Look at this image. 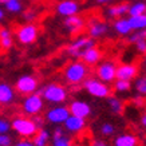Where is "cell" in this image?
<instances>
[{"label": "cell", "instance_id": "6da1fadb", "mask_svg": "<svg viewBox=\"0 0 146 146\" xmlns=\"http://www.w3.org/2000/svg\"><path fill=\"white\" fill-rule=\"evenodd\" d=\"M89 75V67L86 66L83 62L80 60H75V62L68 63L63 71V76L68 84H80L87 79Z\"/></svg>", "mask_w": 146, "mask_h": 146}, {"label": "cell", "instance_id": "7a4b0ae2", "mask_svg": "<svg viewBox=\"0 0 146 146\" xmlns=\"http://www.w3.org/2000/svg\"><path fill=\"white\" fill-rule=\"evenodd\" d=\"M36 94L42 95L43 101L48 102L54 106L56 105H60L63 102H66L67 97H68V93H67V89L64 86L59 83H48L47 86H44L42 90H38Z\"/></svg>", "mask_w": 146, "mask_h": 146}, {"label": "cell", "instance_id": "3957f363", "mask_svg": "<svg viewBox=\"0 0 146 146\" xmlns=\"http://www.w3.org/2000/svg\"><path fill=\"white\" fill-rule=\"evenodd\" d=\"M93 47H95V40L89 35H79L67 46L66 52L74 59H82L84 52Z\"/></svg>", "mask_w": 146, "mask_h": 146}, {"label": "cell", "instance_id": "277c9868", "mask_svg": "<svg viewBox=\"0 0 146 146\" xmlns=\"http://www.w3.org/2000/svg\"><path fill=\"white\" fill-rule=\"evenodd\" d=\"M11 129L18 135H20L22 138H26V139L32 138L39 130L30 117H16V118H13L12 122H11Z\"/></svg>", "mask_w": 146, "mask_h": 146}, {"label": "cell", "instance_id": "5b68a950", "mask_svg": "<svg viewBox=\"0 0 146 146\" xmlns=\"http://www.w3.org/2000/svg\"><path fill=\"white\" fill-rule=\"evenodd\" d=\"M83 87L94 98H109L111 94L110 86L97 78H87L83 82Z\"/></svg>", "mask_w": 146, "mask_h": 146}, {"label": "cell", "instance_id": "8992f818", "mask_svg": "<svg viewBox=\"0 0 146 146\" xmlns=\"http://www.w3.org/2000/svg\"><path fill=\"white\" fill-rule=\"evenodd\" d=\"M44 107V101L42 95L39 94H31V95H27L22 102V110L26 114V117H34L42 113Z\"/></svg>", "mask_w": 146, "mask_h": 146}, {"label": "cell", "instance_id": "52a82bcc", "mask_svg": "<svg viewBox=\"0 0 146 146\" xmlns=\"http://www.w3.org/2000/svg\"><path fill=\"white\" fill-rule=\"evenodd\" d=\"M38 35H39V28L34 23H26L19 27L16 31V39L20 44L24 46L32 44L38 39Z\"/></svg>", "mask_w": 146, "mask_h": 146}, {"label": "cell", "instance_id": "ba28073f", "mask_svg": "<svg viewBox=\"0 0 146 146\" xmlns=\"http://www.w3.org/2000/svg\"><path fill=\"white\" fill-rule=\"evenodd\" d=\"M95 74H97V79L106 84H110L117 79V64L111 60L101 62L97 66Z\"/></svg>", "mask_w": 146, "mask_h": 146}, {"label": "cell", "instance_id": "9c48e42d", "mask_svg": "<svg viewBox=\"0 0 146 146\" xmlns=\"http://www.w3.org/2000/svg\"><path fill=\"white\" fill-rule=\"evenodd\" d=\"M38 86H39V82L34 75H30V74H26V75L19 76L16 83H15V89L20 95H31V94H35L38 91Z\"/></svg>", "mask_w": 146, "mask_h": 146}, {"label": "cell", "instance_id": "30bf717a", "mask_svg": "<svg viewBox=\"0 0 146 146\" xmlns=\"http://www.w3.org/2000/svg\"><path fill=\"white\" fill-rule=\"evenodd\" d=\"M68 117H70L68 107L63 106V105H56V106H52L51 109L47 110L44 118L47 122L55 125V126H63V123L66 122Z\"/></svg>", "mask_w": 146, "mask_h": 146}, {"label": "cell", "instance_id": "8fae6325", "mask_svg": "<svg viewBox=\"0 0 146 146\" xmlns=\"http://www.w3.org/2000/svg\"><path fill=\"white\" fill-rule=\"evenodd\" d=\"M110 30V27L106 22H103L98 18H91L87 23V32L91 39H99L103 38Z\"/></svg>", "mask_w": 146, "mask_h": 146}, {"label": "cell", "instance_id": "7c38bea8", "mask_svg": "<svg viewBox=\"0 0 146 146\" xmlns=\"http://www.w3.org/2000/svg\"><path fill=\"white\" fill-rule=\"evenodd\" d=\"M56 13L63 18H70L74 15H78L80 9V5L76 0H60L55 7Z\"/></svg>", "mask_w": 146, "mask_h": 146}, {"label": "cell", "instance_id": "4fadbf2b", "mask_svg": "<svg viewBox=\"0 0 146 146\" xmlns=\"http://www.w3.org/2000/svg\"><path fill=\"white\" fill-rule=\"evenodd\" d=\"M63 26H64V28L67 30L68 34L79 35L80 32L84 30V27H86V22H84V19L82 16L74 15V16H70V18H64Z\"/></svg>", "mask_w": 146, "mask_h": 146}, {"label": "cell", "instance_id": "5bb4252c", "mask_svg": "<svg viewBox=\"0 0 146 146\" xmlns=\"http://www.w3.org/2000/svg\"><path fill=\"white\" fill-rule=\"evenodd\" d=\"M68 110H70L71 115H75V117H79L83 119H86L91 114V106L86 101H80V99H75L71 102Z\"/></svg>", "mask_w": 146, "mask_h": 146}, {"label": "cell", "instance_id": "9a60e30c", "mask_svg": "<svg viewBox=\"0 0 146 146\" xmlns=\"http://www.w3.org/2000/svg\"><path fill=\"white\" fill-rule=\"evenodd\" d=\"M86 125H87L86 123V119L70 114V117L63 123V129L70 134H79L86 129Z\"/></svg>", "mask_w": 146, "mask_h": 146}, {"label": "cell", "instance_id": "2e32d148", "mask_svg": "<svg viewBox=\"0 0 146 146\" xmlns=\"http://www.w3.org/2000/svg\"><path fill=\"white\" fill-rule=\"evenodd\" d=\"M51 146H72V139L66 134L63 126H55L51 134Z\"/></svg>", "mask_w": 146, "mask_h": 146}, {"label": "cell", "instance_id": "e0dca14e", "mask_svg": "<svg viewBox=\"0 0 146 146\" xmlns=\"http://www.w3.org/2000/svg\"><path fill=\"white\" fill-rule=\"evenodd\" d=\"M138 74V68L135 64H131V63H123V64H119L117 66V79L119 80H133Z\"/></svg>", "mask_w": 146, "mask_h": 146}, {"label": "cell", "instance_id": "ac0fdd59", "mask_svg": "<svg viewBox=\"0 0 146 146\" xmlns=\"http://www.w3.org/2000/svg\"><path fill=\"white\" fill-rule=\"evenodd\" d=\"M102 51L98 47H93V48L87 50L84 55L82 56V62L86 64V66H95V64H99L102 60Z\"/></svg>", "mask_w": 146, "mask_h": 146}, {"label": "cell", "instance_id": "d6986e66", "mask_svg": "<svg viewBox=\"0 0 146 146\" xmlns=\"http://www.w3.org/2000/svg\"><path fill=\"white\" fill-rule=\"evenodd\" d=\"M15 101V91L5 82H0V105H11Z\"/></svg>", "mask_w": 146, "mask_h": 146}, {"label": "cell", "instance_id": "ffe728a7", "mask_svg": "<svg viewBox=\"0 0 146 146\" xmlns=\"http://www.w3.org/2000/svg\"><path fill=\"white\" fill-rule=\"evenodd\" d=\"M129 5L127 3H118V4H114V5H110L107 8V16L109 18H113V19H121L122 16H125L126 13L129 12Z\"/></svg>", "mask_w": 146, "mask_h": 146}, {"label": "cell", "instance_id": "44dd1931", "mask_svg": "<svg viewBox=\"0 0 146 146\" xmlns=\"http://www.w3.org/2000/svg\"><path fill=\"white\" fill-rule=\"evenodd\" d=\"M113 146H138V138L131 133L119 134L114 139Z\"/></svg>", "mask_w": 146, "mask_h": 146}, {"label": "cell", "instance_id": "7402d4cb", "mask_svg": "<svg viewBox=\"0 0 146 146\" xmlns=\"http://www.w3.org/2000/svg\"><path fill=\"white\" fill-rule=\"evenodd\" d=\"M13 46L12 31L8 27L0 26V47L3 50H9Z\"/></svg>", "mask_w": 146, "mask_h": 146}, {"label": "cell", "instance_id": "603a6c76", "mask_svg": "<svg viewBox=\"0 0 146 146\" xmlns=\"http://www.w3.org/2000/svg\"><path fill=\"white\" fill-rule=\"evenodd\" d=\"M113 28L114 31L121 36H129L131 34V27L129 24V20L125 18H121V19H115L114 23H113Z\"/></svg>", "mask_w": 146, "mask_h": 146}, {"label": "cell", "instance_id": "cb8c5ba5", "mask_svg": "<svg viewBox=\"0 0 146 146\" xmlns=\"http://www.w3.org/2000/svg\"><path fill=\"white\" fill-rule=\"evenodd\" d=\"M50 139H51V134H50V131L48 130H46L44 127L39 129L38 133L32 137L34 146H48Z\"/></svg>", "mask_w": 146, "mask_h": 146}, {"label": "cell", "instance_id": "d4e9b609", "mask_svg": "<svg viewBox=\"0 0 146 146\" xmlns=\"http://www.w3.org/2000/svg\"><path fill=\"white\" fill-rule=\"evenodd\" d=\"M127 20H129L130 27H131V31H142V30H146V15L130 16Z\"/></svg>", "mask_w": 146, "mask_h": 146}, {"label": "cell", "instance_id": "484cf974", "mask_svg": "<svg viewBox=\"0 0 146 146\" xmlns=\"http://www.w3.org/2000/svg\"><path fill=\"white\" fill-rule=\"evenodd\" d=\"M0 4L4 5V8L11 13H20L23 11L22 0H0Z\"/></svg>", "mask_w": 146, "mask_h": 146}, {"label": "cell", "instance_id": "4316f807", "mask_svg": "<svg viewBox=\"0 0 146 146\" xmlns=\"http://www.w3.org/2000/svg\"><path fill=\"white\" fill-rule=\"evenodd\" d=\"M146 12V3L145 1H135L133 4L129 5V16H139V15H145Z\"/></svg>", "mask_w": 146, "mask_h": 146}, {"label": "cell", "instance_id": "83f0119b", "mask_svg": "<svg viewBox=\"0 0 146 146\" xmlns=\"http://www.w3.org/2000/svg\"><path fill=\"white\" fill-rule=\"evenodd\" d=\"M107 105H109V109H110L111 113H114V114H122V111H123V102L121 101L119 98L109 97L107 98Z\"/></svg>", "mask_w": 146, "mask_h": 146}, {"label": "cell", "instance_id": "f1b7e54d", "mask_svg": "<svg viewBox=\"0 0 146 146\" xmlns=\"http://www.w3.org/2000/svg\"><path fill=\"white\" fill-rule=\"evenodd\" d=\"M134 90L137 91V95H141L143 98L146 97V75H142L135 79Z\"/></svg>", "mask_w": 146, "mask_h": 146}, {"label": "cell", "instance_id": "f546056e", "mask_svg": "<svg viewBox=\"0 0 146 146\" xmlns=\"http://www.w3.org/2000/svg\"><path fill=\"white\" fill-rule=\"evenodd\" d=\"M114 89H115V91H118V93H127L129 90L131 89V82L115 79V82H114Z\"/></svg>", "mask_w": 146, "mask_h": 146}, {"label": "cell", "instance_id": "4dcf8cb0", "mask_svg": "<svg viewBox=\"0 0 146 146\" xmlns=\"http://www.w3.org/2000/svg\"><path fill=\"white\" fill-rule=\"evenodd\" d=\"M129 42L130 43H137L139 40H146V30H142V31H133L130 35H129Z\"/></svg>", "mask_w": 146, "mask_h": 146}, {"label": "cell", "instance_id": "1f68e13d", "mask_svg": "<svg viewBox=\"0 0 146 146\" xmlns=\"http://www.w3.org/2000/svg\"><path fill=\"white\" fill-rule=\"evenodd\" d=\"M115 131V127L114 125H111L110 122H106V123H103L101 126V133L102 135H105V137H111Z\"/></svg>", "mask_w": 146, "mask_h": 146}, {"label": "cell", "instance_id": "d6a6232c", "mask_svg": "<svg viewBox=\"0 0 146 146\" xmlns=\"http://www.w3.org/2000/svg\"><path fill=\"white\" fill-rule=\"evenodd\" d=\"M9 130H11V122H9L7 118L0 117V135L8 134Z\"/></svg>", "mask_w": 146, "mask_h": 146}, {"label": "cell", "instance_id": "836d02e7", "mask_svg": "<svg viewBox=\"0 0 146 146\" xmlns=\"http://www.w3.org/2000/svg\"><path fill=\"white\" fill-rule=\"evenodd\" d=\"M36 16H38V13H36L35 9L30 8V9H26V11L23 12V19H24L27 23H32L36 19Z\"/></svg>", "mask_w": 146, "mask_h": 146}, {"label": "cell", "instance_id": "e575fe53", "mask_svg": "<svg viewBox=\"0 0 146 146\" xmlns=\"http://www.w3.org/2000/svg\"><path fill=\"white\" fill-rule=\"evenodd\" d=\"M32 122L36 125V127L38 129H43V126H44V122H46V118L44 117H42L40 114L38 115H34V117H31Z\"/></svg>", "mask_w": 146, "mask_h": 146}, {"label": "cell", "instance_id": "d590c367", "mask_svg": "<svg viewBox=\"0 0 146 146\" xmlns=\"http://www.w3.org/2000/svg\"><path fill=\"white\" fill-rule=\"evenodd\" d=\"M0 146H12V138L8 134L0 135Z\"/></svg>", "mask_w": 146, "mask_h": 146}, {"label": "cell", "instance_id": "8d00e7d4", "mask_svg": "<svg viewBox=\"0 0 146 146\" xmlns=\"http://www.w3.org/2000/svg\"><path fill=\"white\" fill-rule=\"evenodd\" d=\"M131 102H133V105L134 106H137V107H142V106H145V103H146V99L143 97H141V95H135V97L131 99Z\"/></svg>", "mask_w": 146, "mask_h": 146}, {"label": "cell", "instance_id": "74e56055", "mask_svg": "<svg viewBox=\"0 0 146 146\" xmlns=\"http://www.w3.org/2000/svg\"><path fill=\"white\" fill-rule=\"evenodd\" d=\"M134 44H135V50L139 54H146V40H139Z\"/></svg>", "mask_w": 146, "mask_h": 146}, {"label": "cell", "instance_id": "f35d334b", "mask_svg": "<svg viewBox=\"0 0 146 146\" xmlns=\"http://www.w3.org/2000/svg\"><path fill=\"white\" fill-rule=\"evenodd\" d=\"M12 146H34V142L31 139H26V138H22V139H19L15 145Z\"/></svg>", "mask_w": 146, "mask_h": 146}, {"label": "cell", "instance_id": "ab89813d", "mask_svg": "<svg viewBox=\"0 0 146 146\" xmlns=\"http://www.w3.org/2000/svg\"><path fill=\"white\" fill-rule=\"evenodd\" d=\"M91 146H110V145L106 141H103V139H95V141H93Z\"/></svg>", "mask_w": 146, "mask_h": 146}, {"label": "cell", "instance_id": "60d3db41", "mask_svg": "<svg viewBox=\"0 0 146 146\" xmlns=\"http://www.w3.org/2000/svg\"><path fill=\"white\" fill-rule=\"evenodd\" d=\"M141 126L143 129H146V113L142 114V117H141Z\"/></svg>", "mask_w": 146, "mask_h": 146}, {"label": "cell", "instance_id": "b9f144b4", "mask_svg": "<svg viewBox=\"0 0 146 146\" xmlns=\"http://www.w3.org/2000/svg\"><path fill=\"white\" fill-rule=\"evenodd\" d=\"M98 4H109V3H111L113 0H95Z\"/></svg>", "mask_w": 146, "mask_h": 146}, {"label": "cell", "instance_id": "7bdbcfd3", "mask_svg": "<svg viewBox=\"0 0 146 146\" xmlns=\"http://www.w3.org/2000/svg\"><path fill=\"white\" fill-rule=\"evenodd\" d=\"M4 19V9L3 8H0V22Z\"/></svg>", "mask_w": 146, "mask_h": 146}, {"label": "cell", "instance_id": "ee69618b", "mask_svg": "<svg viewBox=\"0 0 146 146\" xmlns=\"http://www.w3.org/2000/svg\"><path fill=\"white\" fill-rule=\"evenodd\" d=\"M145 66H146V59H145Z\"/></svg>", "mask_w": 146, "mask_h": 146}, {"label": "cell", "instance_id": "f6af8a7d", "mask_svg": "<svg viewBox=\"0 0 146 146\" xmlns=\"http://www.w3.org/2000/svg\"><path fill=\"white\" fill-rule=\"evenodd\" d=\"M145 15H146V12H145Z\"/></svg>", "mask_w": 146, "mask_h": 146}]
</instances>
